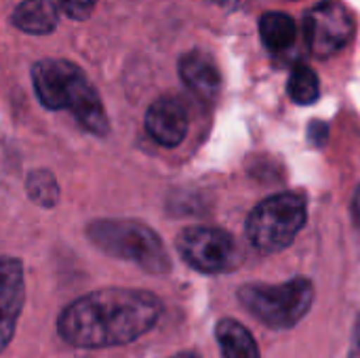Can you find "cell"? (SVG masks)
<instances>
[{
  "mask_svg": "<svg viewBox=\"0 0 360 358\" xmlns=\"http://www.w3.org/2000/svg\"><path fill=\"white\" fill-rule=\"evenodd\" d=\"M306 40L314 57L327 59L338 55L354 36V19L346 6L333 0L319 2L304 19Z\"/></svg>",
  "mask_w": 360,
  "mask_h": 358,
  "instance_id": "7",
  "label": "cell"
},
{
  "mask_svg": "<svg viewBox=\"0 0 360 358\" xmlns=\"http://www.w3.org/2000/svg\"><path fill=\"white\" fill-rule=\"evenodd\" d=\"M162 314V302L143 289L105 287L91 291L57 319L59 338L82 350L124 346L152 331Z\"/></svg>",
  "mask_w": 360,
  "mask_h": 358,
  "instance_id": "1",
  "label": "cell"
},
{
  "mask_svg": "<svg viewBox=\"0 0 360 358\" xmlns=\"http://www.w3.org/2000/svg\"><path fill=\"white\" fill-rule=\"evenodd\" d=\"M25 304L23 266L15 257H0V352L11 344Z\"/></svg>",
  "mask_w": 360,
  "mask_h": 358,
  "instance_id": "8",
  "label": "cell"
},
{
  "mask_svg": "<svg viewBox=\"0 0 360 358\" xmlns=\"http://www.w3.org/2000/svg\"><path fill=\"white\" fill-rule=\"evenodd\" d=\"M348 358H360V314L354 323V331H352V342H350V350Z\"/></svg>",
  "mask_w": 360,
  "mask_h": 358,
  "instance_id": "18",
  "label": "cell"
},
{
  "mask_svg": "<svg viewBox=\"0 0 360 358\" xmlns=\"http://www.w3.org/2000/svg\"><path fill=\"white\" fill-rule=\"evenodd\" d=\"M188 127L186 106L177 97L162 95L146 112V131L162 148L179 146L188 135Z\"/></svg>",
  "mask_w": 360,
  "mask_h": 358,
  "instance_id": "9",
  "label": "cell"
},
{
  "mask_svg": "<svg viewBox=\"0 0 360 358\" xmlns=\"http://www.w3.org/2000/svg\"><path fill=\"white\" fill-rule=\"evenodd\" d=\"M354 217H356V222L360 224V186H359V190H356V196H354Z\"/></svg>",
  "mask_w": 360,
  "mask_h": 358,
  "instance_id": "20",
  "label": "cell"
},
{
  "mask_svg": "<svg viewBox=\"0 0 360 358\" xmlns=\"http://www.w3.org/2000/svg\"><path fill=\"white\" fill-rule=\"evenodd\" d=\"M97 2H99V0H59L61 11H63L70 19H76V21L86 19V17L93 13V8H95Z\"/></svg>",
  "mask_w": 360,
  "mask_h": 358,
  "instance_id": "16",
  "label": "cell"
},
{
  "mask_svg": "<svg viewBox=\"0 0 360 358\" xmlns=\"http://www.w3.org/2000/svg\"><path fill=\"white\" fill-rule=\"evenodd\" d=\"M11 21L25 34L44 36L57 27L59 8L51 0H23L15 6Z\"/></svg>",
  "mask_w": 360,
  "mask_h": 358,
  "instance_id": "11",
  "label": "cell"
},
{
  "mask_svg": "<svg viewBox=\"0 0 360 358\" xmlns=\"http://www.w3.org/2000/svg\"><path fill=\"white\" fill-rule=\"evenodd\" d=\"M25 190L27 196L42 209H53L59 203V186L57 179L51 171L46 169H36L27 175L25 179Z\"/></svg>",
  "mask_w": 360,
  "mask_h": 358,
  "instance_id": "15",
  "label": "cell"
},
{
  "mask_svg": "<svg viewBox=\"0 0 360 358\" xmlns=\"http://www.w3.org/2000/svg\"><path fill=\"white\" fill-rule=\"evenodd\" d=\"M179 257L200 274L232 272L243 264V251L236 238L213 226H190L175 241Z\"/></svg>",
  "mask_w": 360,
  "mask_h": 358,
  "instance_id": "6",
  "label": "cell"
},
{
  "mask_svg": "<svg viewBox=\"0 0 360 358\" xmlns=\"http://www.w3.org/2000/svg\"><path fill=\"white\" fill-rule=\"evenodd\" d=\"M308 219L304 196L295 192H278L264 198L249 213L245 234L259 253H278L287 249Z\"/></svg>",
  "mask_w": 360,
  "mask_h": 358,
  "instance_id": "5",
  "label": "cell"
},
{
  "mask_svg": "<svg viewBox=\"0 0 360 358\" xmlns=\"http://www.w3.org/2000/svg\"><path fill=\"white\" fill-rule=\"evenodd\" d=\"M202 2H209V4L221 6V8H234L240 0H202Z\"/></svg>",
  "mask_w": 360,
  "mask_h": 358,
  "instance_id": "19",
  "label": "cell"
},
{
  "mask_svg": "<svg viewBox=\"0 0 360 358\" xmlns=\"http://www.w3.org/2000/svg\"><path fill=\"white\" fill-rule=\"evenodd\" d=\"M236 298L240 306L262 325L283 331L295 327L310 312L314 302V287L308 279L295 276L278 285H243Z\"/></svg>",
  "mask_w": 360,
  "mask_h": 358,
  "instance_id": "4",
  "label": "cell"
},
{
  "mask_svg": "<svg viewBox=\"0 0 360 358\" xmlns=\"http://www.w3.org/2000/svg\"><path fill=\"white\" fill-rule=\"evenodd\" d=\"M287 93L297 106H312L321 97V80L316 72L304 63L295 65L287 82Z\"/></svg>",
  "mask_w": 360,
  "mask_h": 358,
  "instance_id": "14",
  "label": "cell"
},
{
  "mask_svg": "<svg viewBox=\"0 0 360 358\" xmlns=\"http://www.w3.org/2000/svg\"><path fill=\"white\" fill-rule=\"evenodd\" d=\"M86 236L99 251L131 262L150 274H167L171 270V257L162 238L141 222L97 219L89 224Z\"/></svg>",
  "mask_w": 360,
  "mask_h": 358,
  "instance_id": "3",
  "label": "cell"
},
{
  "mask_svg": "<svg viewBox=\"0 0 360 358\" xmlns=\"http://www.w3.org/2000/svg\"><path fill=\"white\" fill-rule=\"evenodd\" d=\"M32 84L46 110H70L89 133L97 137L108 135L110 122L103 103L76 63L68 59H40L32 68Z\"/></svg>",
  "mask_w": 360,
  "mask_h": 358,
  "instance_id": "2",
  "label": "cell"
},
{
  "mask_svg": "<svg viewBox=\"0 0 360 358\" xmlns=\"http://www.w3.org/2000/svg\"><path fill=\"white\" fill-rule=\"evenodd\" d=\"M179 76L184 84L205 101H213L221 91V72L205 51H188L179 59Z\"/></svg>",
  "mask_w": 360,
  "mask_h": 358,
  "instance_id": "10",
  "label": "cell"
},
{
  "mask_svg": "<svg viewBox=\"0 0 360 358\" xmlns=\"http://www.w3.org/2000/svg\"><path fill=\"white\" fill-rule=\"evenodd\" d=\"M215 340L224 358H259V348L251 331L234 319H221L217 323Z\"/></svg>",
  "mask_w": 360,
  "mask_h": 358,
  "instance_id": "12",
  "label": "cell"
},
{
  "mask_svg": "<svg viewBox=\"0 0 360 358\" xmlns=\"http://www.w3.org/2000/svg\"><path fill=\"white\" fill-rule=\"evenodd\" d=\"M259 38L272 53L287 51L295 40V21L287 13H264L259 17Z\"/></svg>",
  "mask_w": 360,
  "mask_h": 358,
  "instance_id": "13",
  "label": "cell"
},
{
  "mask_svg": "<svg viewBox=\"0 0 360 358\" xmlns=\"http://www.w3.org/2000/svg\"><path fill=\"white\" fill-rule=\"evenodd\" d=\"M173 358H200L198 352H179V354H175Z\"/></svg>",
  "mask_w": 360,
  "mask_h": 358,
  "instance_id": "21",
  "label": "cell"
},
{
  "mask_svg": "<svg viewBox=\"0 0 360 358\" xmlns=\"http://www.w3.org/2000/svg\"><path fill=\"white\" fill-rule=\"evenodd\" d=\"M327 135H329V127L323 122V120H314V122H310V127H308V139L314 143V146H325V141H327Z\"/></svg>",
  "mask_w": 360,
  "mask_h": 358,
  "instance_id": "17",
  "label": "cell"
}]
</instances>
